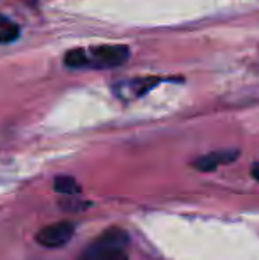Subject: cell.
<instances>
[{
  "label": "cell",
  "mask_w": 259,
  "mask_h": 260,
  "mask_svg": "<svg viewBox=\"0 0 259 260\" xmlns=\"http://www.w3.org/2000/svg\"><path fill=\"white\" fill-rule=\"evenodd\" d=\"M73 236H75V223L57 221V223H52V225L43 226L38 232V236H36V241H38L41 246H46V248H61V246H64Z\"/></svg>",
  "instance_id": "3"
},
{
  "label": "cell",
  "mask_w": 259,
  "mask_h": 260,
  "mask_svg": "<svg viewBox=\"0 0 259 260\" xmlns=\"http://www.w3.org/2000/svg\"><path fill=\"white\" fill-rule=\"evenodd\" d=\"M250 172H252V177L259 182V161H256V163L252 165V170Z\"/></svg>",
  "instance_id": "9"
},
{
  "label": "cell",
  "mask_w": 259,
  "mask_h": 260,
  "mask_svg": "<svg viewBox=\"0 0 259 260\" xmlns=\"http://www.w3.org/2000/svg\"><path fill=\"white\" fill-rule=\"evenodd\" d=\"M18 38H20V27L13 20L0 14V43L6 45V43L16 41Z\"/></svg>",
  "instance_id": "6"
},
{
  "label": "cell",
  "mask_w": 259,
  "mask_h": 260,
  "mask_svg": "<svg viewBox=\"0 0 259 260\" xmlns=\"http://www.w3.org/2000/svg\"><path fill=\"white\" fill-rule=\"evenodd\" d=\"M130 237L121 229H108L89 244L78 260H128Z\"/></svg>",
  "instance_id": "1"
},
{
  "label": "cell",
  "mask_w": 259,
  "mask_h": 260,
  "mask_svg": "<svg viewBox=\"0 0 259 260\" xmlns=\"http://www.w3.org/2000/svg\"><path fill=\"white\" fill-rule=\"evenodd\" d=\"M53 189H55L57 193H61V195H76V193H80V184L75 181L73 177H69V175H59V177H55V181H53Z\"/></svg>",
  "instance_id": "7"
},
{
  "label": "cell",
  "mask_w": 259,
  "mask_h": 260,
  "mask_svg": "<svg viewBox=\"0 0 259 260\" xmlns=\"http://www.w3.org/2000/svg\"><path fill=\"white\" fill-rule=\"evenodd\" d=\"M238 157V151L233 149H225V151H215L206 156H200L194 161V167L200 172H213L217 170L220 165H227Z\"/></svg>",
  "instance_id": "4"
},
{
  "label": "cell",
  "mask_w": 259,
  "mask_h": 260,
  "mask_svg": "<svg viewBox=\"0 0 259 260\" xmlns=\"http://www.w3.org/2000/svg\"><path fill=\"white\" fill-rule=\"evenodd\" d=\"M162 82L160 78H137V80H130V82H125L121 85L116 87V92L121 98H140L144 96L148 90H151L155 85Z\"/></svg>",
  "instance_id": "5"
},
{
  "label": "cell",
  "mask_w": 259,
  "mask_h": 260,
  "mask_svg": "<svg viewBox=\"0 0 259 260\" xmlns=\"http://www.w3.org/2000/svg\"><path fill=\"white\" fill-rule=\"evenodd\" d=\"M64 64L71 69H80V68H89V57H87V50H71L66 53Z\"/></svg>",
  "instance_id": "8"
},
{
  "label": "cell",
  "mask_w": 259,
  "mask_h": 260,
  "mask_svg": "<svg viewBox=\"0 0 259 260\" xmlns=\"http://www.w3.org/2000/svg\"><path fill=\"white\" fill-rule=\"evenodd\" d=\"M87 57H89V68H118L130 58V48L125 45H101L87 50Z\"/></svg>",
  "instance_id": "2"
}]
</instances>
